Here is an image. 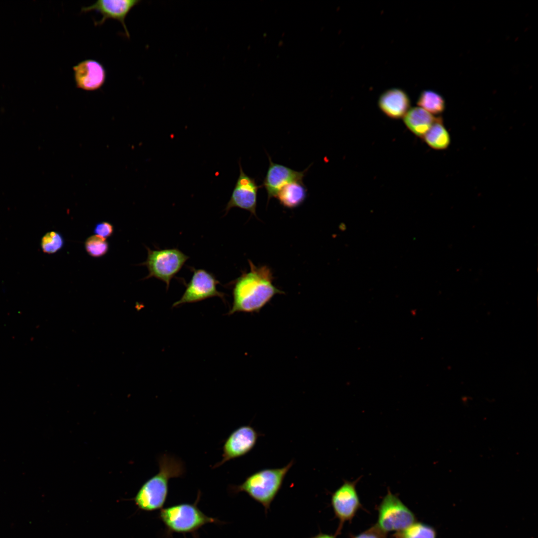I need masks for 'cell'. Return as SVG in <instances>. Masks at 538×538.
<instances>
[{"instance_id":"obj_24","label":"cell","mask_w":538,"mask_h":538,"mask_svg":"<svg viewBox=\"0 0 538 538\" xmlns=\"http://www.w3.org/2000/svg\"><path fill=\"white\" fill-rule=\"evenodd\" d=\"M310 538H336V536L320 533Z\"/></svg>"},{"instance_id":"obj_16","label":"cell","mask_w":538,"mask_h":538,"mask_svg":"<svg viewBox=\"0 0 538 538\" xmlns=\"http://www.w3.org/2000/svg\"><path fill=\"white\" fill-rule=\"evenodd\" d=\"M307 189L303 181L291 182L282 187L276 198L283 207L293 209L301 205L307 197Z\"/></svg>"},{"instance_id":"obj_20","label":"cell","mask_w":538,"mask_h":538,"mask_svg":"<svg viewBox=\"0 0 538 538\" xmlns=\"http://www.w3.org/2000/svg\"><path fill=\"white\" fill-rule=\"evenodd\" d=\"M64 245V240L61 234L57 232H47L41 238L40 246L42 251L52 254L60 250Z\"/></svg>"},{"instance_id":"obj_21","label":"cell","mask_w":538,"mask_h":538,"mask_svg":"<svg viewBox=\"0 0 538 538\" xmlns=\"http://www.w3.org/2000/svg\"><path fill=\"white\" fill-rule=\"evenodd\" d=\"M85 248L89 255L94 258H99L107 254L109 247L106 239L94 235L86 239Z\"/></svg>"},{"instance_id":"obj_5","label":"cell","mask_w":538,"mask_h":538,"mask_svg":"<svg viewBox=\"0 0 538 538\" xmlns=\"http://www.w3.org/2000/svg\"><path fill=\"white\" fill-rule=\"evenodd\" d=\"M146 261L140 265L146 267L148 275L144 279L154 277L165 283L167 289L171 280L180 271L189 257L177 248L151 250L146 247Z\"/></svg>"},{"instance_id":"obj_23","label":"cell","mask_w":538,"mask_h":538,"mask_svg":"<svg viewBox=\"0 0 538 538\" xmlns=\"http://www.w3.org/2000/svg\"><path fill=\"white\" fill-rule=\"evenodd\" d=\"M352 538H387V536L375 525L364 532L353 536Z\"/></svg>"},{"instance_id":"obj_14","label":"cell","mask_w":538,"mask_h":538,"mask_svg":"<svg viewBox=\"0 0 538 538\" xmlns=\"http://www.w3.org/2000/svg\"><path fill=\"white\" fill-rule=\"evenodd\" d=\"M410 99L402 89L392 88L383 92L379 97L378 105L381 110L388 117L400 119L409 109Z\"/></svg>"},{"instance_id":"obj_18","label":"cell","mask_w":538,"mask_h":538,"mask_svg":"<svg viewBox=\"0 0 538 538\" xmlns=\"http://www.w3.org/2000/svg\"><path fill=\"white\" fill-rule=\"evenodd\" d=\"M417 105L432 115H439L445 108V102L438 93L432 90H425L419 95Z\"/></svg>"},{"instance_id":"obj_1","label":"cell","mask_w":538,"mask_h":538,"mask_svg":"<svg viewBox=\"0 0 538 538\" xmlns=\"http://www.w3.org/2000/svg\"><path fill=\"white\" fill-rule=\"evenodd\" d=\"M250 270L232 282L233 304L228 314L258 313L277 294L284 293L273 283L274 277L267 266H256L248 260Z\"/></svg>"},{"instance_id":"obj_6","label":"cell","mask_w":538,"mask_h":538,"mask_svg":"<svg viewBox=\"0 0 538 538\" xmlns=\"http://www.w3.org/2000/svg\"><path fill=\"white\" fill-rule=\"evenodd\" d=\"M376 527L384 534L401 531L414 522V513L395 495L388 490L378 509Z\"/></svg>"},{"instance_id":"obj_11","label":"cell","mask_w":538,"mask_h":538,"mask_svg":"<svg viewBox=\"0 0 538 538\" xmlns=\"http://www.w3.org/2000/svg\"><path fill=\"white\" fill-rule=\"evenodd\" d=\"M139 2L138 0H99L92 5L82 7L81 12L94 10L100 13L102 18L95 21V25H101L110 18L119 21L123 25L127 36L130 38L125 19L131 10Z\"/></svg>"},{"instance_id":"obj_4","label":"cell","mask_w":538,"mask_h":538,"mask_svg":"<svg viewBox=\"0 0 538 538\" xmlns=\"http://www.w3.org/2000/svg\"><path fill=\"white\" fill-rule=\"evenodd\" d=\"M200 497L199 491L193 504L181 503L160 509L158 518L165 526L166 538L170 537L173 533H178L191 534L195 538H198V531L205 524L222 523L216 518L206 516L198 508L197 504Z\"/></svg>"},{"instance_id":"obj_7","label":"cell","mask_w":538,"mask_h":538,"mask_svg":"<svg viewBox=\"0 0 538 538\" xmlns=\"http://www.w3.org/2000/svg\"><path fill=\"white\" fill-rule=\"evenodd\" d=\"M192 269L193 275L186 285L184 293L173 303L172 307L196 302L215 296L224 299L225 294L217 290V285L220 282L213 274L204 269Z\"/></svg>"},{"instance_id":"obj_15","label":"cell","mask_w":538,"mask_h":538,"mask_svg":"<svg viewBox=\"0 0 538 538\" xmlns=\"http://www.w3.org/2000/svg\"><path fill=\"white\" fill-rule=\"evenodd\" d=\"M403 118L406 128L414 135L422 138L436 119L433 115L419 107L409 109Z\"/></svg>"},{"instance_id":"obj_13","label":"cell","mask_w":538,"mask_h":538,"mask_svg":"<svg viewBox=\"0 0 538 538\" xmlns=\"http://www.w3.org/2000/svg\"><path fill=\"white\" fill-rule=\"evenodd\" d=\"M76 87L87 91L99 89L104 84L106 71L103 65L94 59L83 60L73 67Z\"/></svg>"},{"instance_id":"obj_17","label":"cell","mask_w":538,"mask_h":538,"mask_svg":"<svg viewBox=\"0 0 538 538\" xmlns=\"http://www.w3.org/2000/svg\"><path fill=\"white\" fill-rule=\"evenodd\" d=\"M426 143L436 150H444L450 145L451 138L440 117L436 119L430 129L422 137Z\"/></svg>"},{"instance_id":"obj_3","label":"cell","mask_w":538,"mask_h":538,"mask_svg":"<svg viewBox=\"0 0 538 538\" xmlns=\"http://www.w3.org/2000/svg\"><path fill=\"white\" fill-rule=\"evenodd\" d=\"M294 463L291 460L280 468H265L248 476L243 483L229 486L233 494L240 492L247 494L261 504L267 512L280 490L284 478Z\"/></svg>"},{"instance_id":"obj_9","label":"cell","mask_w":538,"mask_h":538,"mask_svg":"<svg viewBox=\"0 0 538 538\" xmlns=\"http://www.w3.org/2000/svg\"><path fill=\"white\" fill-rule=\"evenodd\" d=\"M262 435V434L250 425L239 427L224 441L222 459L212 468L220 467L230 460L247 454L254 448L259 437Z\"/></svg>"},{"instance_id":"obj_22","label":"cell","mask_w":538,"mask_h":538,"mask_svg":"<svg viewBox=\"0 0 538 538\" xmlns=\"http://www.w3.org/2000/svg\"><path fill=\"white\" fill-rule=\"evenodd\" d=\"M114 232V227L108 222L103 221L96 224L94 233L96 235L106 239L111 237Z\"/></svg>"},{"instance_id":"obj_19","label":"cell","mask_w":538,"mask_h":538,"mask_svg":"<svg viewBox=\"0 0 538 538\" xmlns=\"http://www.w3.org/2000/svg\"><path fill=\"white\" fill-rule=\"evenodd\" d=\"M395 538H436L435 530L430 526L415 522L405 529L397 532Z\"/></svg>"},{"instance_id":"obj_10","label":"cell","mask_w":538,"mask_h":538,"mask_svg":"<svg viewBox=\"0 0 538 538\" xmlns=\"http://www.w3.org/2000/svg\"><path fill=\"white\" fill-rule=\"evenodd\" d=\"M240 173L231 197L226 206V214L233 208H238L249 211L257 216V196L261 187L256 179L245 173L240 160L239 161Z\"/></svg>"},{"instance_id":"obj_8","label":"cell","mask_w":538,"mask_h":538,"mask_svg":"<svg viewBox=\"0 0 538 538\" xmlns=\"http://www.w3.org/2000/svg\"><path fill=\"white\" fill-rule=\"evenodd\" d=\"M357 480L345 481L331 494V506L335 516L339 522L335 534L336 536L340 534L345 523L351 522L362 508L356 488Z\"/></svg>"},{"instance_id":"obj_12","label":"cell","mask_w":538,"mask_h":538,"mask_svg":"<svg viewBox=\"0 0 538 538\" xmlns=\"http://www.w3.org/2000/svg\"><path fill=\"white\" fill-rule=\"evenodd\" d=\"M269 166L264 179L263 186L265 188L268 201L276 197L280 189L293 181H302L310 166L303 171L293 170L286 166L273 162L268 155Z\"/></svg>"},{"instance_id":"obj_2","label":"cell","mask_w":538,"mask_h":538,"mask_svg":"<svg viewBox=\"0 0 538 538\" xmlns=\"http://www.w3.org/2000/svg\"><path fill=\"white\" fill-rule=\"evenodd\" d=\"M158 462V472L145 482L134 498L136 505L143 511L161 509L168 495L169 480L182 477L185 471L181 459L167 454L160 455Z\"/></svg>"}]
</instances>
